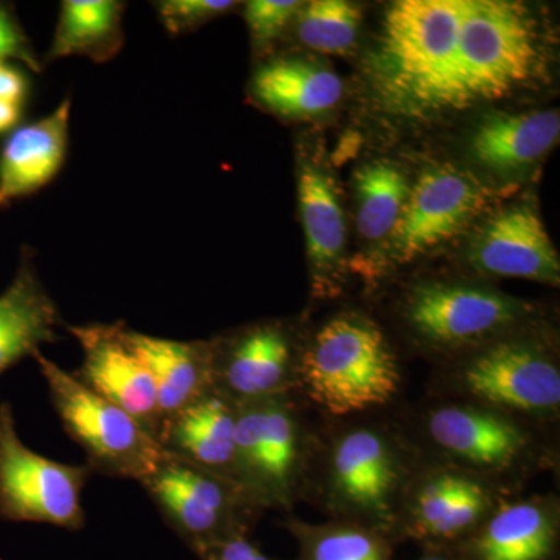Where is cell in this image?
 <instances>
[{
    "mask_svg": "<svg viewBox=\"0 0 560 560\" xmlns=\"http://www.w3.org/2000/svg\"><path fill=\"white\" fill-rule=\"evenodd\" d=\"M540 44L529 10L512 0H399L386 10L368 79L386 113L430 119L528 84Z\"/></svg>",
    "mask_w": 560,
    "mask_h": 560,
    "instance_id": "cell-1",
    "label": "cell"
},
{
    "mask_svg": "<svg viewBox=\"0 0 560 560\" xmlns=\"http://www.w3.org/2000/svg\"><path fill=\"white\" fill-rule=\"evenodd\" d=\"M300 370L312 399L340 416L388 404L400 382L382 330L360 316L327 323L302 357Z\"/></svg>",
    "mask_w": 560,
    "mask_h": 560,
    "instance_id": "cell-2",
    "label": "cell"
},
{
    "mask_svg": "<svg viewBox=\"0 0 560 560\" xmlns=\"http://www.w3.org/2000/svg\"><path fill=\"white\" fill-rule=\"evenodd\" d=\"M33 359L66 433L83 448L92 474L139 482L156 467L164 451L138 420L43 353Z\"/></svg>",
    "mask_w": 560,
    "mask_h": 560,
    "instance_id": "cell-3",
    "label": "cell"
},
{
    "mask_svg": "<svg viewBox=\"0 0 560 560\" xmlns=\"http://www.w3.org/2000/svg\"><path fill=\"white\" fill-rule=\"evenodd\" d=\"M92 471L33 452L18 433L13 408L0 404V517L81 530L83 489Z\"/></svg>",
    "mask_w": 560,
    "mask_h": 560,
    "instance_id": "cell-4",
    "label": "cell"
},
{
    "mask_svg": "<svg viewBox=\"0 0 560 560\" xmlns=\"http://www.w3.org/2000/svg\"><path fill=\"white\" fill-rule=\"evenodd\" d=\"M139 485L198 558L221 541L245 534L243 512L253 506L230 478L164 452Z\"/></svg>",
    "mask_w": 560,
    "mask_h": 560,
    "instance_id": "cell-5",
    "label": "cell"
},
{
    "mask_svg": "<svg viewBox=\"0 0 560 560\" xmlns=\"http://www.w3.org/2000/svg\"><path fill=\"white\" fill-rule=\"evenodd\" d=\"M300 458V427L282 396L237 405L232 481L250 506L290 504Z\"/></svg>",
    "mask_w": 560,
    "mask_h": 560,
    "instance_id": "cell-6",
    "label": "cell"
},
{
    "mask_svg": "<svg viewBox=\"0 0 560 560\" xmlns=\"http://www.w3.org/2000/svg\"><path fill=\"white\" fill-rule=\"evenodd\" d=\"M497 191L451 164L429 167L411 186L399 223L389 235V259L408 264L451 242L480 217Z\"/></svg>",
    "mask_w": 560,
    "mask_h": 560,
    "instance_id": "cell-7",
    "label": "cell"
},
{
    "mask_svg": "<svg viewBox=\"0 0 560 560\" xmlns=\"http://www.w3.org/2000/svg\"><path fill=\"white\" fill-rule=\"evenodd\" d=\"M65 327L83 352V363L72 374L103 399L127 411L158 441L162 418L156 385L145 361L125 340V324Z\"/></svg>",
    "mask_w": 560,
    "mask_h": 560,
    "instance_id": "cell-8",
    "label": "cell"
},
{
    "mask_svg": "<svg viewBox=\"0 0 560 560\" xmlns=\"http://www.w3.org/2000/svg\"><path fill=\"white\" fill-rule=\"evenodd\" d=\"M521 302L497 291L455 283H425L408 298L412 329L427 341L460 346L482 340L518 319Z\"/></svg>",
    "mask_w": 560,
    "mask_h": 560,
    "instance_id": "cell-9",
    "label": "cell"
},
{
    "mask_svg": "<svg viewBox=\"0 0 560 560\" xmlns=\"http://www.w3.org/2000/svg\"><path fill=\"white\" fill-rule=\"evenodd\" d=\"M209 346L215 393L235 405L282 396L293 370V348L280 324H256Z\"/></svg>",
    "mask_w": 560,
    "mask_h": 560,
    "instance_id": "cell-10",
    "label": "cell"
},
{
    "mask_svg": "<svg viewBox=\"0 0 560 560\" xmlns=\"http://www.w3.org/2000/svg\"><path fill=\"white\" fill-rule=\"evenodd\" d=\"M463 381L477 399L499 407L526 412L559 407L558 368L526 342L506 341L486 349L464 370Z\"/></svg>",
    "mask_w": 560,
    "mask_h": 560,
    "instance_id": "cell-11",
    "label": "cell"
},
{
    "mask_svg": "<svg viewBox=\"0 0 560 560\" xmlns=\"http://www.w3.org/2000/svg\"><path fill=\"white\" fill-rule=\"evenodd\" d=\"M478 271L504 278L540 280L558 285L560 260L547 228L528 202L493 213L469 249Z\"/></svg>",
    "mask_w": 560,
    "mask_h": 560,
    "instance_id": "cell-12",
    "label": "cell"
},
{
    "mask_svg": "<svg viewBox=\"0 0 560 560\" xmlns=\"http://www.w3.org/2000/svg\"><path fill=\"white\" fill-rule=\"evenodd\" d=\"M57 302L40 280L28 250L16 275L0 293V375L14 364L60 340L65 327Z\"/></svg>",
    "mask_w": 560,
    "mask_h": 560,
    "instance_id": "cell-13",
    "label": "cell"
},
{
    "mask_svg": "<svg viewBox=\"0 0 560 560\" xmlns=\"http://www.w3.org/2000/svg\"><path fill=\"white\" fill-rule=\"evenodd\" d=\"M70 98L54 113L11 132L0 151V209L46 187L60 173L69 145Z\"/></svg>",
    "mask_w": 560,
    "mask_h": 560,
    "instance_id": "cell-14",
    "label": "cell"
},
{
    "mask_svg": "<svg viewBox=\"0 0 560 560\" xmlns=\"http://www.w3.org/2000/svg\"><path fill=\"white\" fill-rule=\"evenodd\" d=\"M237 405L209 393L162 423V451L232 480Z\"/></svg>",
    "mask_w": 560,
    "mask_h": 560,
    "instance_id": "cell-15",
    "label": "cell"
},
{
    "mask_svg": "<svg viewBox=\"0 0 560 560\" xmlns=\"http://www.w3.org/2000/svg\"><path fill=\"white\" fill-rule=\"evenodd\" d=\"M125 340L145 361L156 385L162 423L213 390L209 341L151 337L125 326Z\"/></svg>",
    "mask_w": 560,
    "mask_h": 560,
    "instance_id": "cell-16",
    "label": "cell"
},
{
    "mask_svg": "<svg viewBox=\"0 0 560 560\" xmlns=\"http://www.w3.org/2000/svg\"><path fill=\"white\" fill-rule=\"evenodd\" d=\"M298 200L313 287L318 294L329 293L345 253V213L335 180L305 154H301L298 162Z\"/></svg>",
    "mask_w": 560,
    "mask_h": 560,
    "instance_id": "cell-17",
    "label": "cell"
},
{
    "mask_svg": "<svg viewBox=\"0 0 560 560\" xmlns=\"http://www.w3.org/2000/svg\"><path fill=\"white\" fill-rule=\"evenodd\" d=\"M397 477L396 459L381 434L353 430L338 442L331 478L338 497L353 511L386 517Z\"/></svg>",
    "mask_w": 560,
    "mask_h": 560,
    "instance_id": "cell-18",
    "label": "cell"
},
{
    "mask_svg": "<svg viewBox=\"0 0 560 560\" xmlns=\"http://www.w3.org/2000/svg\"><path fill=\"white\" fill-rule=\"evenodd\" d=\"M342 81L316 62L276 58L264 62L250 80L254 101L276 116L308 119L329 113L340 103Z\"/></svg>",
    "mask_w": 560,
    "mask_h": 560,
    "instance_id": "cell-19",
    "label": "cell"
},
{
    "mask_svg": "<svg viewBox=\"0 0 560 560\" xmlns=\"http://www.w3.org/2000/svg\"><path fill=\"white\" fill-rule=\"evenodd\" d=\"M560 135L558 109L500 114L478 125L470 138V154L478 165L497 175H515L540 161Z\"/></svg>",
    "mask_w": 560,
    "mask_h": 560,
    "instance_id": "cell-20",
    "label": "cell"
},
{
    "mask_svg": "<svg viewBox=\"0 0 560 560\" xmlns=\"http://www.w3.org/2000/svg\"><path fill=\"white\" fill-rule=\"evenodd\" d=\"M431 438L456 458L485 467H506L525 447L522 430L501 416L469 407H445L429 420Z\"/></svg>",
    "mask_w": 560,
    "mask_h": 560,
    "instance_id": "cell-21",
    "label": "cell"
},
{
    "mask_svg": "<svg viewBox=\"0 0 560 560\" xmlns=\"http://www.w3.org/2000/svg\"><path fill=\"white\" fill-rule=\"evenodd\" d=\"M558 530L550 512L514 503L493 514L463 548L466 560H550Z\"/></svg>",
    "mask_w": 560,
    "mask_h": 560,
    "instance_id": "cell-22",
    "label": "cell"
},
{
    "mask_svg": "<svg viewBox=\"0 0 560 560\" xmlns=\"http://www.w3.org/2000/svg\"><path fill=\"white\" fill-rule=\"evenodd\" d=\"M119 0H65L47 61L84 57L106 62L117 57L125 43L124 13Z\"/></svg>",
    "mask_w": 560,
    "mask_h": 560,
    "instance_id": "cell-23",
    "label": "cell"
},
{
    "mask_svg": "<svg viewBox=\"0 0 560 560\" xmlns=\"http://www.w3.org/2000/svg\"><path fill=\"white\" fill-rule=\"evenodd\" d=\"M411 186L388 161L364 164L355 173L357 224L366 241H388L399 223Z\"/></svg>",
    "mask_w": 560,
    "mask_h": 560,
    "instance_id": "cell-24",
    "label": "cell"
},
{
    "mask_svg": "<svg viewBox=\"0 0 560 560\" xmlns=\"http://www.w3.org/2000/svg\"><path fill=\"white\" fill-rule=\"evenodd\" d=\"M298 38L320 54H346L359 36L361 10L346 0H313L302 3L296 18Z\"/></svg>",
    "mask_w": 560,
    "mask_h": 560,
    "instance_id": "cell-25",
    "label": "cell"
},
{
    "mask_svg": "<svg viewBox=\"0 0 560 560\" xmlns=\"http://www.w3.org/2000/svg\"><path fill=\"white\" fill-rule=\"evenodd\" d=\"M298 537L301 555L298 560H389L388 541L381 534L361 526H313L290 523Z\"/></svg>",
    "mask_w": 560,
    "mask_h": 560,
    "instance_id": "cell-26",
    "label": "cell"
},
{
    "mask_svg": "<svg viewBox=\"0 0 560 560\" xmlns=\"http://www.w3.org/2000/svg\"><path fill=\"white\" fill-rule=\"evenodd\" d=\"M488 506L485 489L470 478L463 477L455 493L441 508L418 539L451 541L466 536L478 525Z\"/></svg>",
    "mask_w": 560,
    "mask_h": 560,
    "instance_id": "cell-27",
    "label": "cell"
},
{
    "mask_svg": "<svg viewBox=\"0 0 560 560\" xmlns=\"http://www.w3.org/2000/svg\"><path fill=\"white\" fill-rule=\"evenodd\" d=\"M237 5L232 0H160L154 2L158 18L172 36L197 31Z\"/></svg>",
    "mask_w": 560,
    "mask_h": 560,
    "instance_id": "cell-28",
    "label": "cell"
},
{
    "mask_svg": "<svg viewBox=\"0 0 560 560\" xmlns=\"http://www.w3.org/2000/svg\"><path fill=\"white\" fill-rule=\"evenodd\" d=\"M302 2L296 0H250L245 5V21L254 46L264 49L285 32Z\"/></svg>",
    "mask_w": 560,
    "mask_h": 560,
    "instance_id": "cell-29",
    "label": "cell"
},
{
    "mask_svg": "<svg viewBox=\"0 0 560 560\" xmlns=\"http://www.w3.org/2000/svg\"><path fill=\"white\" fill-rule=\"evenodd\" d=\"M9 61H20L32 70L43 69L20 21L9 7L0 3V62Z\"/></svg>",
    "mask_w": 560,
    "mask_h": 560,
    "instance_id": "cell-30",
    "label": "cell"
},
{
    "mask_svg": "<svg viewBox=\"0 0 560 560\" xmlns=\"http://www.w3.org/2000/svg\"><path fill=\"white\" fill-rule=\"evenodd\" d=\"M201 560H272L245 536L230 537L201 556Z\"/></svg>",
    "mask_w": 560,
    "mask_h": 560,
    "instance_id": "cell-31",
    "label": "cell"
},
{
    "mask_svg": "<svg viewBox=\"0 0 560 560\" xmlns=\"http://www.w3.org/2000/svg\"><path fill=\"white\" fill-rule=\"evenodd\" d=\"M27 95V79L10 62H0V101L22 105Z\"/></svg>",
    "mask_w": 560,
    "mask_h": 560,
    "instance_id": "cell-32",
    "label": "cell"
},
{
    "mask_svg": "<svg viewBox=\"0 0 560 560\" xmlns=\"http://www.w3.org/2000/svg\"><path fill=\"white\" fill-rule=\"evenodd\" d=\"M21 119V106L0 101V135L13 130Z\"/></svg>",
    "mask_w": 560,
    "mask_h": 560,
    "instance_id": "cell-33",
    "label": "cell"
},
{
    "mask_svg": "<svg viewBox=\"0 0 560 560\" xmlns=\"http://www.w3.org/2000/svg\"><path fill=\"white\" fill-rule=\"evenodd\" d=\"M420 560H459V559L451 558V556L433 555V556H427V558H423Z\"/></svg>",
    "mask_w": 560,
    "mask_h": 560,
    "instance_id": "cell-34",
    "label": "cell"
}]
</instances>
